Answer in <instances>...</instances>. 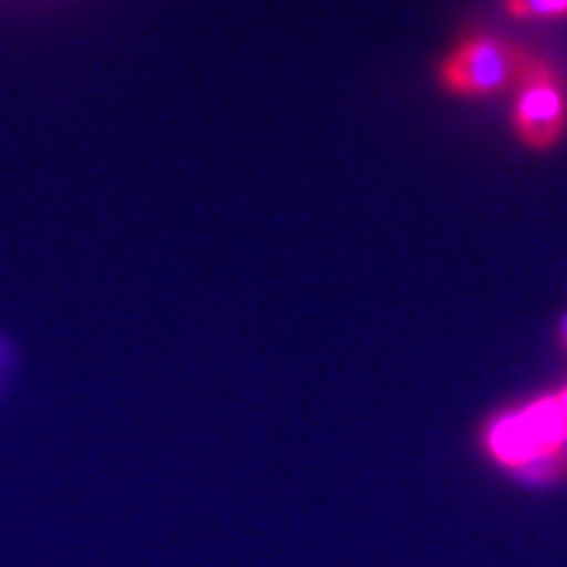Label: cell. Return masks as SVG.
Masks as SVG:
<instances>
[{
  "mask_svg": "<svg viewBox=\"0 0 567 567\" xmlns=\"http://www.w3.org/2000/svg\"><path fill=\"white\" fill-rule=\"evenodd\" d=\"M565 442L567 421L557 396H542L526 408L499 415L486 429V446L496 463L523 467L526 473L555 465V460L563 457Z\"/></svg>",
  "mask_w": 567,
  "mask_h": 567,
  "instance_id": "obj_1",
  "label": "cell"
},
{
  "mask_svg": "<svg viewBox=\"0 0 567 567\" xmlns=\"http://www.w3.org/2000/svg\"><path fill=\"white\" fill-rule=\"evenodd\" d=\"M534 55L499 38H471L442 61L444 90L463 97H486L517 87Z\"/></svg>",
  "mask_w": 567,
  "mask_h": 567,
  "instance_id": "obj_2",
  "label": "cell"
},
{
  "mask_svg": "<svg viewBox=\"0 0 567 567\" xmlns=\"http://www.w3.org/2000/svg\"><path fill=\"white\" fill-rule=\"evenodd\" d=\"M513 130L530 151H551L567 130V84L549 61L536 59L517 82Z\"/></svg>",
  "mask_w": 567,
  "mask_h": 567,
  "instance_id": "obj_3",
  "label": "cell"
},
{
  "mask_svg": "<svg viewBox=\"0 0 567 567\" xmlns=\"http://www.w3.org/2000/svg\"><path fill=\"white\" fill-rule=\"evenodd\" d=\"M507 13L517 19L567 17V0H505Z\"/></svg>",
  "mask_w": 567,
  "mask_h": 567,
  "instance_id": "obj_4",
  "label": "cell"
},
{
  "mask_svg": "<svg viewBox=\"0 0 567 567\" xmlns=\"http://www.w3.org/2000/svg\"><path fill=\"white\" fill-rule=\"evenodd\" d=\"M19 365V352L13 342L6 334H0V400H3L6 392H9L13 373H17Z\"/></svg>",
  "mask_w": 567,
  "mask_h": 567,
  "instance_id": "obj_5",
  "label": "cell"
},
{
  "mask_svg": "<svg viewBox=\"0 0 567 567\" xmlns=\"http://www.w3.org/2000/svg\"><path fill=\"white\" fill-rule=\"evenodd\" d=\"M555 396H557L559 410H563V415H565V421H567V386H565L563 392H559V394H555Z\"/></svg>",
  "mask_w": 567,
  "mask_h": 567,
  "instance_id": "obj_6",
  "label": "cell"
},
{
  "mask_svg": "<svg viewBox=\"0 0 567 567\" xmlns=\"http://www.w3.org/2000/svg\"><path fill=\"white\" fill-rule=\"evenodd\" d=\"M559 342H563V347L567 350V316L563 318V323H559Z\"/></svg>",
  "mask_w": 567,
  "mask_h": 567,
  "instance_id": "obj_7",
  "label": "cell"
}]
</instances>
